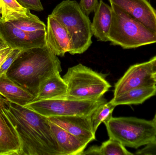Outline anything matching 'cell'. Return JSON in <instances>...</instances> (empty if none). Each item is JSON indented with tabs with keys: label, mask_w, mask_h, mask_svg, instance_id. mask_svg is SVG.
Returning <instances> with one entry per match:
<instances>
[{
	"label": "cell",
	"mask_w": 156,
	"mask_h": 155,
	"mask_svg": "<svg viewBox=\"0 0 156 155\" xmlns=\"http://www.w3.org/2000/svg\"><path fill=\"white\" fill-rule=\"evenodd\" d=\"M0 104L18 134L21 155H63L47 117L1 95Z\"/></svg>",
	"instance_id": "obj_1"
},
{
	"label": "cell",
	"mask_w": 156,
	"mask_h": 155,
	"mask_svg": "<svg viewBox=\"0 0 156 155\" xmlns=\"http://www.w3.org/2000/svg\"><path fill=\"white\" fill-rule=\"evenodd\" d=\"M62 71L60 60L46 45L20 51L5 74L35 97L41 85Z\"/></svg>",
	"instance_id": "obj_2"
},
{
	"label": "cell",
	"mask_w": 156,
	"mask_h": 155,
	"mask_svg": "<svg viewBox=\"0 0 156 155\" xmlns=\"http://www.w3.org/2000/svg\"><path fill=\"white\" fill-rule=\"evenodd\" d=\"M30 10L8 11L0 15V37L20 51L47 45V25Z\"/></svg>",
	"instance_id": "obj_3"
},
{
	"label": "cell",
	"mask_w": 156,
	"mask_h": 155,
	"mask_svg": "<svg viewBox=\"0 0 156 155\" xmlns=\"http://www.w3.org/2000/svg\"><path fill=\"white\" fill-rule=\"evenodd\" d=\"M51 15L65 27L70 39L69 53L80 54L92 43L91 22L76 1L66 0L58 5Z\"/></svg>",
	"instance_id": "obj_4"
},
{
	"label": "cell",
	"mask_w": 156,
	"mask_h": 155,
	"mask_svg": "<svg viewBox=\"0 0 156 155\" xmlns=\"http://www.w3.org/2000/svg\"><path fill=\"white\" fill-rule=\"evenodd\" d=\"M111 5L112 18L108 38L112 45L129 49L156 43V33L118 5Z\"/></svg>",
	"instance_id": "obj_5"
},
{
	"label": "cell",
	"mask_w": 156,
	"mask_h": 155,
	"mask_svg": "<svg viewBox=\"0 0 156 155\" xmlns=\"http://www.w3.org/2000/svg\"><path fill=\"white\" fill-rule=\"evenodd\" d=\"M106 76L82 64L69 67L63 77L67 86V93L60 98L98 100L112 87Z\"/></svg>",
	"instance_id": "obj_6"
},
{
	"label": "cell",
	"mask_w": 156,
	"mask_h": 155,
	"mask_svg": "<svg viewBox=\"0 0 156 155\" xmlns=\"http://www.w3.org/2000/svg\"><path fill=\"white\" fill-rule=\"evenodd\" d=\"M105 125L109 138L117 140L125 147L137 149L156 139V126L153 121L112 116Z\"/></svg>",
	"instance_id": "obj_7"
},
{
	"label": "cell",
	"mask_w": 156,
	"mask_h": 155,
	"mask_svg": "<svg viewBox=\"0 0 156 155\" xmlns=\"http://www.w3.org/2000/svg\"><path fill=\"white\" fill-rule=\"evenodd\" d=\"M107 102L104 97L96 100L59 98L33 101L25 106L47 117L91 116L101 105Z\"/></svg>",
	"instance_id": "obj_8"
},
{
	"label": "cell",
	"mask_w": 156,
	"mask_h": 155,
	"mask_svg": "<svg viewBox=\"0 0 156 155\" xmlns=\"http://www.w3.org/2000/svg\"><path fill=\"white\" fill-rule=\"evenodd\" d=\"M150 61L130 66L115 85L114 97L135 88L155 86Z\"/></svg>",
	"instance_id": "obj_9"
},
{
	"label": "cell",
	"mask_w": 156,
	"mask_h": 155,
	"mask_svg": "<svg viewBox=\"0 0 156 155\" xmlns=\"http://www.w3.org/2000/svg\"><path fill=\"white\" fill-rule=\"evenodd\" d=\"M48 118L50 122L88 144L95 140L91 116H50Z\"/></svg>",
	"instance_id": "obj_10"
},
{
	"label": "cell",
	"mask_w": 156,
	"mask_h": 155,
	"mask_svg": "<svg viewBox=\"0 0 156 155\" xmlns=\"http://www.w3.org/2000/svg\"><path fill=\"white\" fill-rule=\"evenodd\" d=\"M156 33V10L147 0H109Z\"/></svg>",
	"instance_id": "obj_11"
},
{
	"label": "cell",
	"mask_w": 156,
	"mask_h": 155,
	"mask_svg": "<svg viewBox=\"0 0 156 155\" xmlns=\"http://www.w3.org/2000/svg\"><path fill=\"white\" fill-rule=\"evenodd\" d=\"M46 44L57 56H65L70 48V39L65 27L51 15L47 25Z\"/></svg>",
	"instance_id": "obj_12"
},
{
	"label": "cell",
	"mask_w": 156,
	"mask_h": 155,
	"mask_svg": "<svg viewBox=\"0 0 156 155\" xmlns=\"http://www.w3.org/2000/svg\"><path fill=\"white\" fill-rule=\"evenodd\" d=\"M21 142L0 104V155H21Z\"/></svg>",
	"instance_id": "obj_13"
},
{
	"label": "cell",
	"mask_w": 156,
	"mask_h": 155,
	"mask_svg": "<svg viewBox=\"0 0 156 155\" xmlns=\"http://www.w3.org/2000/svg\"><path fill=\"white\" fill-rule=\"evenodd\" d=\"M51 130L63 155H82L88 143L50 121Z\"/></svg>",
	"instance_id": "obj_14"
},
{
	"label": "cell",
	"mask_w": 156,
	"mask_h": 155,
	"mask_svg": "<svg viewBox=\"0 0 156 155\" xmlns=\"http://www.w3.org/2000/svg\"><path fill=\"white\" fill-rule=\"evenodd\" d=\"M94 13L93 20L91 22L93 35L99 41L109 42L108 34L112 18V7L103 0H100Z\"/></svg>",
	"instance_id": "obj_15"
},
{
	"label": "cell",
	"mask_w": 156,
	"mask_h": 155,
	"mask_svg": "<svg viewBox=\"0 0 156 155\" xmlns=\"http://www.w3.org/2000/svg\"><path fill=\"white\" fill-rule=\"evenodd\" d=\"M0 95L10 102L23 106L35 99L34 95L9 79L5 74L0 76Z\"/></svg>",
	"instance_id": "obj_16"
},
{
	"label": "cell",
	"mask_w": 156,
	"mask_h": 155,
	"mask_svg": "<svg viewBox=\"0 0 156 155\" xmlns=\"http://www.w3.org/2000/svg\"><path fill=\"white\" fill-rule=\"evenodd\" d=\"M68 87L60 72L51 76L40 86L35 101L57 99L66 95Z\"/></svg>",
	"instance_id": "obj_17"
},
{
	"label": "cell",
	"mask_w": 156,
	"mask_h": 155,
	"mask_svg": "<svg viewBox=\"0 0 156 155\" xmlns=\"http://www.w3.org/2000/svg\"><path fill=\"white\" fill-rule=\"evenodd\" d=\"M156 95V86L135 88L127 91L110 101L115 106L119 105L142 104L147 99Z\"/></svg>",
	"instance_id": "obj_18"
},
{
	"label": "cell",
	"mask_w": 156,
	"mask_h": 155,
	"mask_svg": "<svg viewBox=\"0 0 156 155\" xmlns=\"http://www.w3.org/2000/svg\"><path fill=\"white\" fill-rule=\"evenodd\" d=\"M133 155L126 148V147L117 140L112 138L102 143L101 146H93L86 151H83L82 155Z\"/></svg>",
	"instance_id": "obj_19"
},
{
	"label": "cell",
	"mask_w": 156,
	"mask_h": 155,
	"mask_svg": "<svg viewBox=\"0 0 156 155\" xmlns=\"http://www.w3.org/2000/svg\"><path fill=\"white\" fill-rule=\"evenodd\" d=\"M116 106L111 102L102 104L91 115V121L93 128L96 133L99 126L103 123H106L112 117L113 112Z\"/></svg>",
	"instance_id": "obj_20"
},
{
	"label": "cell",
	"mask_w": 156,
	"mask_h": 155,
	"mask_svg": "<svg viewBox=\"0 0 156 155\" xmlns=\"http://www.w3.org/2000/svg\"><path fill=\"white\" fill-rule=\"evenodd\" d=\"M2 4L1 14L8 11H13L20 13H24L28 9H26L21 6L16 0H0Z\"/></svg>",
	"instance_id": "obj_21"
},
{
	"label": "cell",
	"mask_w": 156,
	"mask_h": 155,
	"mask_svg": "<svg viewBox=\"0 0 156 155\" xmlns=\"http://www.w3.org/2000/svg\"><path fill=\"white\" fill-rule=\"evenodd\" d=\"M20 50L17 49H13L9 55L5 59L0 65V76L3 74H5L9 67L12 65L16 58L18 56Z\"/></svg>",
	"instance_id": "obj_22"
},
{
	"label": "cell",
	"mask_w": 156,
	"mask_h": 155,
	"mask_svg": "<svg viewBox=\"0 0 156 155\" xmlns=\"http://www.w3.org/2000/svg\"><path fill=\"white\" fill-rule=\"evenodd\" d=\"M16 2L24 8L37 12H42L44 7L40 0H16Z\"/></svg>",
	"instance_id": "obj_23"
},
{
	"label": "cell",
	"mask_w": 156,
	"mask_h": 155,
	"mask_svg": "<svg viewBox=\"0 0 156 155\" xmlns=\"http://www.w3.org/2000/svg\"><path fill=\"white\" fill-rule=\"evenodd\" d=\"M99 4L98 0H80L79 5L83 12L89 15L94 10Z\"/></svg>",
	"instance_id": "obj_24"
},
{
	"label": "cell",
	"mask_w": 156,
	"mask_h": 155,
	"mask_svg": "<svg viewBox=\"0 0 156 155\" xmlns=\"http://www.w3.org/2000/svg\"><path fill=\"white\" fill-rule=\"evenodd\" d=\"M134 154L156 155V139L146 145L144 148L136 151Z\"/></svg>",
	"instance_id": "obj_25"
},
{
	"label": "cell",
	"mask_w": 156,
	"mask_h": 155,
	"mask_svg": "<svg viewBox=\"0 0 156 155\" xmlns=\"http://www.w3.org/2000/svg\"><path fill=\"white\" fill-rule=\"evenodd\" d=\"M13 49L0 37V65Z\"/></svg>",
	"instance_id": "obj_26"
},
{
	"label": "cell",
	"mask_w": 156,
	"mask_h": 155,
	"mask_svg": "<svg viewBox=\"0 0 156 155\" xmlns=\"http://www.w3.org/2000/svg\"><path fill=\"white\" fill-rule=\"evenodd\" d=\"M150 61L152 63L153 73L154 75L156 74V56L153 57Z\"/></svg>",
	"instance_id": "obj_27"
},
{
	"label": "cell",
	"mask_w": 156,
	"mask_h": 155,
	"mask_svg": "<svg viewBox=\"0 0 156 155\" xmlns=\"http://www.w3.org/2000/svg\"><path fill=\"white\" fill-rule=\"evenodd\" d=\"M152 121H153V122H154V123L155 124V125L156 126V113L154 117V119H153V120H152Z\"/></svg>",
	"instance_id": "obj_28"
},
{
	"label": "cell",
	"mask_w": 156,
	"mask_h": 155,
	"mask_svg": "<svg viewBox=\"0 0 156 155\" xmlns=\"http://www.w3.org/2000/svg\"><path fill=\"white\" fill-rule=\"evenodd\" d=\"M154 77V80L155 84V86H156V74H154L153 75Z\"/></svg>",
	"instance_id": "obj_29"
},
{
	"label": "cell",
	"mask_w": 156,
	"mask_h": 155,
	"mask_svg": "<svg viewBox=\"0 0 156 155\" xmlns=\"http://www.w3.org/2000/svg\"><path fill=\"white\" fill-rule=\"evenodd\" d=\"M2 12V4H1V1H0V14H1Z\"/></svg>",
	"instance_id": "obj_30"
}]
</instances>
